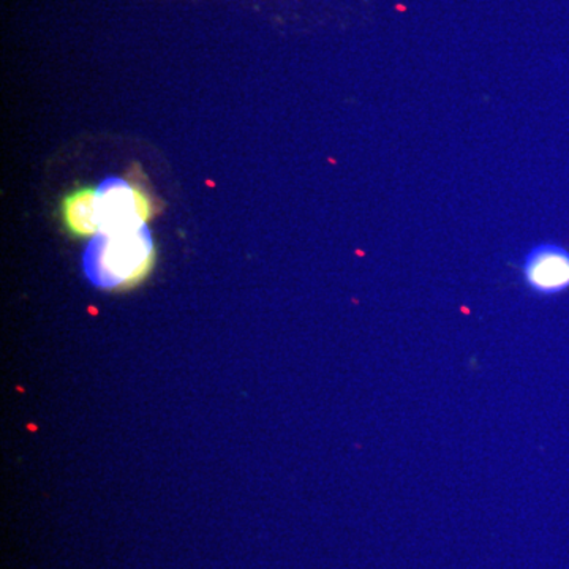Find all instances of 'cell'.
I'll return each instance as SVG.
<instances>
[{
	"mask_svg": "<svg viewBox=\"0 0 569 569\" xmlns=\"http://www.w3.org/2000/svg\"><path fill=\"white\" fill-rule=\"evenodd\" d=\"M151 217V201L137 187L123 181H111L100 187L99 234L132 233L142 230Z\"/></svg>",
	"mask_w": 569,
	"mask_h": 569,
	"instance_id": "cell-2",
	"label": "cell"
},
{
	"mask_svg": "<svg viewBox=\"0 0 569 569\" xmlns=\"http://www.w3.org/2000/svg\"><path fill=\"white\" fill-rule=\"evenodd\" d=\"M156 252L148 230L96 236L86 264L91 279L104 288H127L151 271Z\"/></svg>",
	"mask_w": 569,
	"mask_h": 569,
	"instance_id": "cell-1",
	"label": "cell"
},
{
	"mask_svg": "<svg viewBox=\"0 0 569 569\" xmlns=\"http://www.w3.org/2000/svg\"><path fill=\"white\" fill-rule=\"evenodd\" d=\"M63 222L78 238H96L100 233L99 189H81L69 194L62 204Z\"/></svg>",
	"mask_w": 569,
	"mask_h": 569,
	"instance_id": "cell-4",
	"label": "cell"
},
{
	"mask_svg": "<svg viewBox=\"0 0 569 569\" xmlns=\"http://www.w3.org/2000/svg\"><path fill=\"white\" fill-rule=\"evenodd\" d=\"M523 282L539 296L569 290V250L553 242L531 247L522 261Z\"/></svg>",
	"mask_w": 569,
	"mask_h": 569,
	"instance_id": "cell-3",
	"label": "cell"
}]
</instances>
